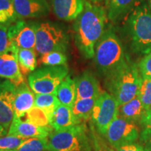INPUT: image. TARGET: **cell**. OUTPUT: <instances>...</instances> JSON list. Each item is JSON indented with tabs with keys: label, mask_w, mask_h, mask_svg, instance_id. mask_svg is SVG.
<instances>
[{
	"label": "cell",
	"mask_w": 151,
	"mask_h": 151,
	"mask_svg": "<svg viewBox=\"0 0 151 151\" xmlns=\"http://www.w3.org/2000/svg\"><path fill=\"white\" fill-rule=\"evenodd\" d=\"M107 11L102 6L85 1L83 11L75 20L73 29L76 46L84 58H94V49L105 31Z\"/></svg>",
	"instance_id": "1"
},
{
	"label": "cell",
	"mask_w": 151,
	"mask_h": 151,
	"mask_svg": "<svg viewBox=\"0 0 151 151\" xmlns=\"http://www.w3.org/2000/svg\"><path fill=\"white\" fill-rule=\"evenodd\" d=\"M94 61L97 70L105 78L118 71L129 61L121 41L111 27L105 29L96 44Z\"/></svg>",
	"instance_id": "2"
},
{
	"label": "cell",
	"mask_w": 151,
	"mask_h": 151,
	"mask_svg": "<svg viewBox=\"0 0 151 151\" xmlns=\"http://www.w3.org/2000/svg\"><path fill=\"white\" fill-rule=\"evenodd\" d=\"M141 81L139 67L129 61L118 71L106 77L105 86L108 92L121 106L139 96Z\"/></svg>",
	"instance_id": "3"
},
{
	"label": "cell",
	"mask_w": 151,
	"mask_h": 151,
	"mask_svg": "<svg viewBox=\"0 0 151 151\" xmlns=\"http://www.w3.org/2000/svg\"><path fill=\"white\" fill-rule=\"evenodd\" d=\"M126 29L134 52H151V13L146 4L137 6L128 17Z\"/></svg>",
	"instance_id": "4"
},
{
	"label": "cell",
	"mask_w": 151,
	"mask_h": 151,
	"mask_svg": "<svg viewBox=\"0 0 151 151\" xmlns=\"http://www.w3.org/2000/svg\"><path fill=\"white\" fill-rule=\"evenodd\" d=\"M48 151H93L90 128L86 122L60 131L48 137Z\"/></svg>",
	"instance_id": "5"
},
{
	"label": "cell",
	"mask_w": 151,
	"mask_h": 151,
	"mask_svg": "<svg viewBox=\"0 0 151 151\" xmlns=\"http://www.w3.org/2000/svg\"><path fill=\"white\" fill-rule=\"evenodd\" d=\"M69 39L61 27L50 22L37 23L35 51L40 55L50 52H65Z\"/></svg>",
	"instance_id": "6"
},
{
	"label": "cell",
	"mask_w": 151,
	"mask_h": 151,
	"mask_svg": "<svg viewBox=\"0 0 151 151\" xmlns=\"http://www.w3.org/2000/svg\"><path fill=\"white\" fill-rule=\"evenodd\" d=\"M67 65L44 66L30 73L28 84L35 94H54L62 81L68 76Z\"/></svg>",
	"instance_id": "7"
},
{
	"label": "cell",
	"mask_w": 151,
	"mask_h": 151,
	"mask_svg": "<svg viewBox=\"0 0 151 151\" xmlns=\"http://www.w3.org/2000/svg\"><path fill=\"white\" fill-rule=\"evenodd\" d=\"M118 101L109 92L103 91L96 100L91 120L96 130L104 137L111 122L118 116Z\"/></svg>",
	"instance_id": "8"
},
{
	"label": "cell",
	"mask_w": 151,
	"mask_h": 151,
	"mask_svg": "<svg viewBox=\"0 0 151 151\" xmlns=\"http://www.w3.org/2000/svg\"><path fill=\"white\" fill-rule=\"evenodd\" d=\"M139 136L137 124L118 116L109 125L104 138L112 148H116L135 143Z\"/></svg>",
	"instance_id": "9"
},
{
	"label": "cell",
	"mask_w": 151,
	"mask_h": 151,
	"mask_svg": "<svg viewBox=\"0 0 151 151\" xmlns=\"http://www.w3.org/2000/svg\"><path fill=\"white\" fill-rule=\"evenodd\" d=\"M37 23L19 19L8 27L11 42L18 48L35 50Z\"/></svg>",
	"instance_id": "10"
},
{
	"label": "cell",
	"mask_w": 151,
	"mask_h": 151,
	"mask_svg": "<svg viewBox=\"0 0 151 151\" xmlns=\"http://www.w3.org/2000/svg\"><path fill=\"white\" fill-rule=\"evenodd\" d=\"M52 132L53 129L50 125L49 127L39 126L24 118L14 116L7 134L27 139L30 138H48Z\"/></svg>",
	"instance_id": "11"
},
{
	"label": "cell",
	"mask_w": 151,
	"mask_h": 151,
	"mask_svg": "<svg viewBox=\"0 0 151 151\" xmlns=\"http://www.w3.org/2000/svg\"><path fill=\"white\" fill-rule=\"evenodd\" d=\"M16 86L9 80L0 81V125L8 131L14 118Z\"/></svg>",
	"instance_id": "12"
},
{
	"label": "cell",
	"mask_w": 151,
	"mask_h": 151,
	"mask_svg": "<svg viewBox=\"0 0 151 151\" xmlns=\"http://www.w3.org/2000/svg\"><path fill=\"white\" fill-rule=\"evenodd\" d=\"M18 48L13 44L4 53L0 55V77L9 80L16 86L24 82L19 67Z\"/></svg>",
	"instance_id": "13"
},
{
	"label": "cell",
	"mask_w": 151,
	"mask_h": 151,
	"mask_svg": "<svg viewBox=\"0 0 151 151\" xmlns=\"http://www.w3.org/2000/svg\"><path fill=\"white\" fill-rule=\"evenodd\" d=\"M18 19L34 18L46 16L50 7L46 0H13Z\"/></svg>",
	"instance_id": "14"
},
{
	"label": "cell",
	"mask_w": 151,
	"mask_h": 151,
	"mask_svg": "<svg viewBox=\"0 0 151 151\" xmlns=\"http://www.w3.org/2000/svg\"><path fill=\"white\" fill-rule=\"evenodd\" d=\"M85 0H51L53 13L58 18L71 21L78 18L85 6Z\"/></svg>",
	"instance_id": "15"
},
{
	"label": "cell",
	"mask_w": 151,
	"mask_h": 151,
	"mask_svg": "<svg viewBox=\"0 0 151 151\" xmlns=\"http://www.w3.org/2000/svg\"><path fill=\"white\" fill-rule=\"evenodd\" d=\"M76 99L96 98L101 93L99 81L89 71H86L75 79Z\"/></svg>",
	"instance_id": "16"
},
{
	"label": "cell",
	"mask_w": 151,
	"mask_h": 151,
	"mask_svg": "<svg viewBox=\"0 0 151 151\" xmlns=\"http://www.w3.org/2000/svg\"><path fill=\"white\" fill-rule=\"evenodd\" d=\"M35 93L25 82L16 86L14 103L15 116L21 118L34 106Z\"/></svg>",
	"instance_id": "17"
},
{
	"label": "cell",
	"mask_w": 151,
	"mask_h": 151,
	"mask_svg": "<svg viewBox=\"0 0 151 151\" xmlns=\"http://www.w3.org/2000/svg\"><path fill=\"white\" fill-rule=\"evenodd\" d=\"M81 124L73 115L72 109L67 106L60 104L55 111L50 120V125L54 131H60Z\"/></svg>",
	"instance_id": "18"
},
{
	"label": "cell",
	"mask_w": 151,
	"mask_h": 151,
	"mask_svg": "<svg viewBox=\"0 0 151 151\" xmlns=\"http://www.w3.org/2000/svg\"><path fill=\"white\" fill-rule=\"evenodd\" d=\"M147 110L144 108L139 96L123 105L119 106L118 116L135 124L143 125Z\"/></svg>",
	"instance_id": "19"
},
{
	"label": "cell",
	"mask_w": 151,
	"mask_h": 151,
	"mask_svg": "<svg viewBox=\"0 0 151 151\" xmlns=\"http://www.w3.org/2000/svg\"><path fill=\"white\" fill-rule=\"evenodd\" d=\"M55 95L62 104L72 108L76 100V88L75 79L67 76L57 89Z\"/></svg>",
	"instance_id": "20"
},
{
	"label": "cell",
	"mask_w": 151,
	"mask_h": 151,
	"mask_svg": "<svg viewBox=\"0 0 151 151\" xmlns=\"http://www.w3.org/2000/svg\"><path fill=\"white\" fill-rule=\"evenodd\" d=\"M136 0H109L107 17L111 21L116 22L124 16L133 6Z\"/></svg>",
	"instance_id": "21"
},
{
	"label": "cell",
	"mask_w": 151,
	"mask_h": 151,
	"mask_svg": "<svg viewBox=\"0 0 151 151\" xmlns=\"http://www.w3.org/2000/svg\"><path fill=\"white\" fill-rule=\"evenodd\" d=\"M96 100V98L76 100L71 109L74 116L80 123H84L91 119L92 110Z\"/></svg>",
	"instance_id": "22"
},
{
	"label": "cell",
	"mask_w": 151,
	"mask_h": 151,
	"mask_svg": "<svg viewBox=\"0 0 151 151\" xmlns=\"http://www.w3.org/2000/svg\"><path fill=\"white\" fill-rule=\"evenodd\" d=\"M18 60L22 75L32 73L37 67V55L33 49L18 48Z\"/></svg>",
	"instance_id": "23"
},
{
	"label": "cell",
	"mask_w": 151,
	"mask_h": 151,
	"mask_svg": "<svg viewBox=\"0 0 151 151\" xmlns=\"http://www.w3.org/2000/svg\"><path fill=\"white\" fill-rule=\"evenodd\" d=\"M60 104L59 99L54 94H35L34 106L44 111L49 120Z\"/></svg>",
	"instance_id": "24"
},
{
	"label": "cell",
	"mask_w": 151,
	"mask_h": 151,
	"mask_svg": "<svg viewBox=\"0 0 151 151\" xmlns=\"http://www.w3.org/2000/svg\"><path fill=\"white\" fill-rule=\"evenodd\" d=\"M19 20L12 1L0 0V24L9 26Z\"/></svg>",
	"instance_id": "25"
},
{
	"label": "cell",
	"mask_w": 151,
	"mask_h": 151,
	"mask_svg": "<svg viewBox=\"0 0 151 151\" xmlns=\"http://www.w3.org/2000/svg\"><path fill=\"white\" fill-rule=\"evenodd\" d=\"M11 151H48V138L27 139L18 148Z\"/></svg>",
	"instance_id": "26"
},
{
	"label": "cell",
	"mask_w": 151,
	"mask_h": 151,
	"mask_svg": "<svg viewBox=\"0 0 151 151\" xmlns=\"http://www.w3.org/2000/svg\"><path fill=\"white\" fill-rule=\"evenodd\" d=\"M90 131L93 151H116L106 140L104 137L96 130L92 122L90 124Z\"/></svg>",
	"instance_id": "27"
},
{
	"label": "cell",
	"mask_w": 151,
	"mask_h": 151,
	"mask_svg": "<svg viewBox=\"0 0 151 151\" xmlns=\"http://www.w3.org/2000/svg\"><path fill=\"white\" fill-rule=\"evenodd\" d=\"M21 118H24L29 122L39 126H48V124H50V120L45 111L35 106H33Z\"/></svg>",
	"instance_id": "28"
},
{
	"label": "cell",
	"mask_w": 151,
	"mask_h": 151,
	"mask_svg": "<svg viewBox=\"0 0 151 151\" xmlns=\"http://www.w3.org/2000/svg\"><path fill=\"white\" fill-rule=\"evenodd\" d=\"M40 62L44 66L67 65V57L65 52H50L41 55Z\"/></svg>",
	"instance_id": "29"
},
{
	"label": "cell",
	"mask_w": 151,
	"mask_h": 151,
	"mask_svg": "<svg viewBox=\"0 0 151 151\" xmlns=\"http://www.w3.org/2000/svg\"><path fill=\"white\" fill-rule=\"evenodd\" d=\"M139 97L147 111L151 108V78H142Z\"/></svg>",
	"instance_id": "30"
},
{
	"label": "cell",
	"mask_w": 151,
	"mask_h": 151,
	"mask_svg": "<svg viewBox=\"0 0 151 151\" xmlns=\"http://www.w3.org/2000/svg\"><path fill=\"white\" fill-rule=\"evenodd\" d=\"M25 140L22 138L11 135L0 137V151H11L18 148Z\"/></svg>",
	"instance_id": "31"
},
{
	"label": "cell",
	"mask_w": 151,
	"mask_h": 151,
	"mask_svg": "<svg viewBox=\"0 0 151 151\" xmlns=\"http://www.w3.org/2000/svg\"><path fill=\"white\" fill-rule=\"evenodd\" d=\"M8 27L0 24V55L6 52L13 45L9 35Z\"/></svg>",
	"instance_id": "32"
},
{
	"label": "cell",
	"mask_w": 151,
	"mask_h": 151,
	"mask_svg": "<svg viewBox=\"0 0 151 151\" xmlns=\"http://www.w3.org/2000/svg\"><path fill=\"white\" fill-rule=\"evenodd\" d=\"M138 67L142 78H151V52L141 60Z\"/></svg>",
	"instance_id": "33"
},
{
	"label": "cell",
	"mask_w": 151,
	"mask_h": 151,
	"mask_svg": "<svg viewBox=\"0 0 151 151\" xmlns=\"http://www.w3.org/2000/svg\"><path fill=\"white\" fill-rule=\"evenodd\" d=\"M139 139L145 151H151V128L145 127L140 133Z\"/></svg>",
	"instance_id": "34"
},
{
	"label": "cell",
	"mask_w": 151,
	"mask_h": 151,
	"mask_svg": "<svg viewBox=\"0 0 151 151\" xmlns=\"http://www.w3.org/2000/svg\"><path fill=\"white\" fill-rule=\"evenodd\" d=\"M114 150L116 151H145L143 147L141 144H138L136 143L118 147V148H114Z\"/></svg>",
	"instance_id": "35"
},
{
	"label": "cell",
	"mask_w": 151,
	"mask_h": 151,
	"mask_svg": "<svg viewBox=\"0 0 151 151\" xmlns=\"http://www.w3.org/2000/svg\"><path fill=\"white\" fill-rule=\"evenodd\" d=\"M143 125L145 127L151 128V108L147 111L146 115L143 122Z\"/></svg>",
	"instance_id": "36"
},
{
	"label": "cell",
	"mask_w": 151,
	"mask_h": 151,
	"mask_svg": "<svg viewBox=\"0 0 151 151\" xmlns=\"http://www.w3.org/2000/svg\"><path fill=\"white\" fill-rule=\"evenodd\" d=\"M7 134H8V131L5 128H4L2 126L0 125V137L6 135Z\"/></svg>",
	"instance_id": "37"
},
{
	"label": "cell",
	"mask_w": 151,
	"mask_h": 151,
	"mask_svg": "<svg viewBox=\"0 0 151 151\" xmlns=\"http://www.w3.org/2000/svg\"><path fill=\"white\" fill-rule=\"evenodd\" d=\"M89 1L93 3H97V2H99V1H102V0H89Z\"/></svg>",
	"instance_id": "38"
},
{
	"label": "cell",
	"mask_w": 151,
	"mask_h": 151,
	"mask_svg": "<svg viewBox=\"0 0 151 151\" xmlns=\"http://www.w3.org/2000/svg\"><path fill=\"white\" fill-rule=\"evenodd\" d=\"M148 3H149V7H150L151 10V0H148Z\"/></svg>",
	"instance_id": "39"
},
{
	"label": "cell",
	"mask_w": 151,
	"mask_h": 151,
	"mask_svg": "<svg viewBox=\"0 0 151 151\" xmlns=\"http://www.w3.org/2000/svg\"><path fill=\"white\" fill-rule=\"evenodd\" d=\"M9 1H13V0H9Z\"/></svg>",
	"instance_id": "40"
},
{
	"label": "cell",
	"mask_w": 151,
	"mask_h": 151,
	"mask_svg": "<svg viewBox=\"0 0 151 151\" xmlns=\"http://www.w3.org/2000/svg\"><path fill=\"white\" fill-rule=\"evenodd\" d=\"M109 1V0H106V2H107V1Z\"/></svg>",
	"instance_id": "41"
}]
</instances>
